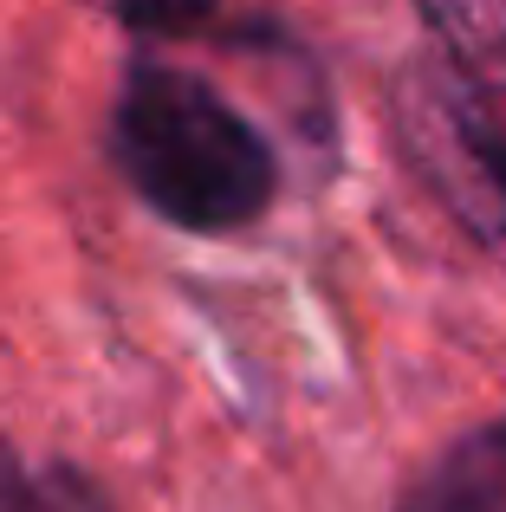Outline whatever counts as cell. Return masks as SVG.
Instances as JSON below:
<instances>
[{"label": "cell", "instance_id": "6da1fadb", "mask_svg": "<svg viewBox=\"0 0 506 512\" xmlns=\"http://www.w3.org/2000/svg\"><path fill=\"white\" fill-rule=\"evenodd\" d=\"M111 156L130 188L189 234H234L279 188L266 137L176 65H130L111 111Z\"/></svg>", "mask_w": 506, "mask_h": 512}, {"label": "cell", "instance_id": "7a4b0ae2", "mask_svg": "<svg viewBox=\"0 0 506 512\" xmlns=\"http://www.w3.org/2000/svg\"><path fill=\"white\" fill-rule=\"evenodd\" d=\"M403 512H506V415L448 441L403 493Z\"/></svg>", "mask_w": 506, "mask_h": 512}, {"label": "cell", "instance_id": "3957f363", "mask_svg": "<svg viewBox=\"0 0 506 512\" xmlns=\"http://www.w3.org/2000/svg\"><path fill=\"white\" fill-rule=\"evenodd\" d=\"M0 512H117V506L85 467H72V461L26 467L0 441Z\"/></svg>", "mask_w": 506, "mask_h": 512}, {"label": "cell", "instance_id": "277c9868", "mask_svg": "<svg viewBox=\"0 0 506 512\" xmlns=\"http://www.w3.org/2000/svg\"><path fill=\"white\" fill-rule=\"evenodd\" d=\"M448 150L461 156V163L474 169V182H481L487 208L481 221L494 227V234H506V117L494 111H455V124H448Z\"/></svg>", "mask_w": 506, "mask_h": 512}, {"label": "cell", "instance_id": "5b68a950", "mask_svg": "<svg viewBox=\"0 0 506 512\" xmlns=\"http://www.w3.org/2000/svg\"><path fill=\"white\" fill-rule=\"evenodd\" d=\"M422 13L442 39H455V52L506 46V0H422Z\"/></svg>", "mask_w": 506, "mask_h": 512}, {"label": "cell", "instance_id": "8992f818", "mask_svg": "<svg viewBox=\"0 0 506 512\" xmlns=\"http://www.w3.org/2000/svg\"><path fill=\"white\" fill-rule=\"evenodd\" d=\"M117 13H124V26H137V33H202L208 20L221 13V0H117Z\"/></svg>", "mask_w": 506, "mask_h": 512}]
</instances>
